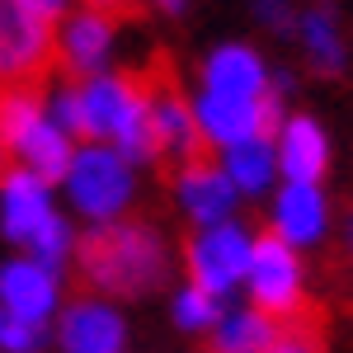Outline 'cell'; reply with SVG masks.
I'll return each mask as SVG.
<instances>
[{"instance_id":"obj_1","label":"cell","mask_w":353,"mask_h":353,"mask_svg":"<svg viewBox=\"0 0 353 353\" xmlns=\"http://www.w3.org/2000/svg\"><path fill=\"white\" fill-rule=\"evenodd\" d=\"M76 264L81 283L104 297H146L165 283L170 254L151 221H104L85 231V241L76 245Z\"/></svg>"},{"instance_id":"obj_2","label":"cell","mask_w":353,"mask_h":353,"mask_svg":"<svg viewBox=\"0 0 353 353\" xmlns=\"http://www.w3.org/2000/svg\"><path fill=\"white\" fill-rule=\"evenodd\" d=\"M0 141H10L43 184L66 179L71 156H76V151H71V137L43 113V99H38L33 85H10V90H0Z\"/></svg>"},{"instance_id":"obj_3","label":"cell","mask_w":353,"mask_h":353,"mask_svg":"<svg viewBox=\"0 0 353 353\" xmlns=\"http://www.w3.org/2000/svg\"><path fill=\"white\" fill-rule=\"evenodd\" d=\"M245 288L254 311H264L273 321H301L306 316V273L292 245H283L278 236H259L250 250V269H245Z\"/></svg>"},{"instance_id":"obj_4","label":"cell","mask_w":353,"mask_h":353,"mask_svg":"<svg viewBox=\"0 0 353 353\" xmlns=\"http://www.w3.org/2000/svg\"><path fill=\"white\" fill-rule=\"evenodd\" d=\"M66 193L76 203V212L90 221H113L128 203H132V165L123 161L113 146H81L66 170Z\"/></svg>"},{"instance_id":"obj_5","label":"cell","mask_w":353,"mask_h":353,"mask_svg":"<svg viewBox=\"0 0 353 353\" xmlns=\"http://www.w3.org/2000/svg\"><path fill=\"white\" fill-rule=\"evenodd\" d=\"M146 99H151V132H156V156L174 165L203 161V132H198V118H193V104L179 94V81L170 71V57H156L146 71Z\"/></svg>"},{"instance_id":"obj_6","label":"cell","mask_w":353,"mask_h":353,"mask_svg":"<svg viewBox=\"0 0 353 353\" xmlns=\"http://www.w3.org/2000/svg\"><path fill=\"white\" fill-rule=\"evenodd\" d=\"M250 250H254V236L245 231L241 221L203 226V231L184 245L189 283L203 288V292H212V297L236 292V283H245V269H250Z\"/></svg>"},{"instance_id":"obj_7","label":"cell","mask_w":353,"mask_h":353,"mask_svg":"<svg viewBox=\"0 0 353 353\" xmlns=\"http://www.w3.org/2000/svg\"><path fill=\"white\" fill-rule=\"evenodd\" d=\"M193 118H198V132L212 146H236L250 137H273V128L283 123V99L264 94V99H226V94H198L193 99Z\"/></svg>"},{"instance_id":"obj_8","label":"cell","mask_w":353,"mask_h":353,"mask_svg":"<svg viewBox=\"0 0 353 353\" xmlns=\"http://www.w3.org/2000/svg\"><path fill=\"white\" fill-rule=\"evenodd\" d=\"M52 52H57V38L48 19L28 14L19 5H10L0 14V76H10L14 85H28L43 66H52Z\"/></svg>"},{"instance_id":"obj_9","label":"cell","mask_w":353,"mask_h":353,"mask_svg":"<svg viewBox=\"0 0 353 353\" xmlns=\"http://www.w3.org/2000/svg\"><path fill=\"white\" fill-rule=\"evenodd\" d=\"M174 198H179V208H184V217L203 231V226L231 221L241 193L231 189V179H226V170H221L217 161L203 156V161L179 165V174H174Z\"/></svg>"},{"instance_id":"obj_10","label":"cell","mask_w":353,"mask_h":353,"mask_svg":"<svg viewBox=\"0 0 353 353\" xmlns=\"http://www.w3.org/2000/svg\"><path fill=\"white\" fill-rule=\"evenodd\" d=\"M269 231L292 250H311L325 241L330 231V198L321 193V184H283L273 198Z\"/></svg>"},{"instance_id":"obj_11","label":"cell","mask_w":353,"mask_h":353,"mask_svg":"<svg viewBox=\"0 0 353 353\" xmlns=\"http://www.w3.org/2000/svg\"><path fill=\"white\" fill-rule=\"evenodd\" d=\"M273 151H278V174H283L288 184H321V179H325L330 137H325V128H321L316 118H306V113L283 118V123H278Z\"/></svg>"},{"instance_id":"obj_12","label":"cell","mask_w":353,"mask_h":353,"mask_svg":"<svg viewBox=\"0 0 353 353\" xmlns=\"http://www.w3.org/2000/svg\"><path fill=\"white\" fill-rule=\"evenodd\" d=\"M203 90L226 94V99H264L273 85H269V66L254 48L221 43L217 52H208V61H203Z\"/></svg>"},{"instance_id":"obj_13","label":"cell","mask_w":353,"mask_h":353,"mask_svg":"<svg viewBox=\"0 0 353 353\" xmlns=\"http://www.w3.org/2000/svg\"><path fill=\"white\" fill-rule=\"evenodd\" d=\"M0 306L48 325V316L57 311V269L38 264V259H10L0 264Z\"/></svg>"},{"instance_id":"obj_14","label":"cell","mask_w":353,"mask_h":353,"mask_svg":"<svg viewBox=\"0 0 353 353\" xmlns=\"http://www.w3.org/2000/svg\"><path fill=\"white\" fill-rule=\"evenodd\" d=\"M48 217H52V198L33 170H14L0 179V231L14 245H28Z\"/></svg>"},{"instance_id":"obj_15","label":"cell","mask_w":353,"mask_h":353,"mask_svg":"<svg viewBox=\"0 0 353 353\" xmlns=\"http://www.w3.org/2000/svg\"><path fill=\"white\" fill-rule=\"evenodd\" d=\"M57 339H61V353H118L123 339H128V325H123V316L109 301L90 297V301H76L61 316Z\"/></svg>"},{"instance_id":"obj_16","label":"cell","mask_w":353,"mask_h":353,"mask_svg":"<svg viewBox=\"0 0 353 353\" xmlns=\"http://www.w3.org/2000/svg\"><path fill=\"white\" fill-rule=\"evenodd\" d=\"M113 33H118V14H109V10H85V14H76L66 24V33L57 38V52L66 61V71H76V76L99 71V61L113 48Z\"/></svg>"},{"instance_id":"obj_17","label":"cell","mask_w":353,"mask_h":353,"mask_svg":"<svg viewBox=\"0 0 353 353\" xmlns=\"http://www.w3.org/2000/svg\"><path fill=\"white\" fill-rule=\"evenodd\" d=\"M76 90H81V104H85V132L94 137V141H113L123 113L132 104L137 76H90Z\"/></svg>"},{"instance_id":"obj_18","label":"cell","mask_w":353,"mask_h":353,"mask_svg":"<svg viewBox=\"0 0 353 353\" xmlns=\"http://www.w3.org/2000/svg\"><path fill=\"white\" fill-rule=\"evenodd\" d=\"M297 38L306 61L321 71V76H339L349 66V43H344V24L330 5H311L306 14H297Z\"/></svg>"},{"instance_id":"obj_19","label":"cell","mask_w":353,"mask_h":353,"mask_svg":"<svg viewBox=\"0 0 353 353\" xmlns=\"http://www.w3.org/2000/svg\"><path fill=\"white\" fill-rule=\"evenodd\" d=\"M221 170L231 179V189L241 198H259L273 189L278 179V151H273V137H250L221 151Z\"/></svg>"},{"instance_id":"obj_20","label":"cell","mask_w":353,"mask_h":353,"mask_svg":"<svg viewBox=\"0 0 353 353\" xmlns=\"http://www.w3.org/2000/svg\"><path fill=\"white\" fill-rule=\"evenodd\" d=\"M278 321L254 311V306H241V311H226L212 330V353H269L278 344Z\"/></svg>"},{"instance_id":"obj_21","label":"cell","mask_w":353,"mask_h":353,"mask_svg":"<svg viewBox=\"0 0 353 353\" xmlns=\"http://www.w3.org/2000/svg\"><path fill=\"white\" fill-rule=\"evenodd\" d=\"M221 316H226L221 297L203 292V288H193V283L179 292V297H174V325L189 330V334H198V330H217Z\"/></svg>"},{"instance_id":"obj_22","label":"cell","mask_w":353,"mask_h":353,"mask_svg":"<svg viewBox=\"0 0 353 353\" xmlns=\"http://www.w3.org/2000/svg\"><path fill=\"white\" fill-rule=\"evenodd\" d=\"M43 344H48V325L24 321V316L0 306V353H38Z\"/></svg>"},{"instance_id":"obj_23","label":"cell","mask_w":353,"mask_h":353,"mask_svg":"<svg viewBox=\"0 0 353 353\" xmlns=\"http://www.w3.org/2000/svg\"><path fill=\"white\" fill-rule=\"evenodd\" d=\"M28 250H33V259H38V264L57 269V264H61V259L71 254V226H66V221H61V217L52 212V217H48L43 226H38V231H33Z\"/></svg>"},{"instance_id":"obj_24","label":"cell","mask_w":353,"mask_h":353,"mask_svg":"<svg viewBox=\"0 0 353 353\" xmlns=\"http://www.w3.org/2000/svg\"><path fill=\"white\" fill-rule=\"evenodd\" d=\"M48 118H52L66 137H90V132H85V104H81V90H76V85H61V90L52 94Z\"/></svg>"},{"instance_id":"obj_25","label":"cell","mask_w":353,"mask_h":353,"mask_svg":"<svg viewBox=\"0 0 353 353\" xmlns=\"http://www.w3.org/2000/svg\"><path fill=\"white\" fill-rule=\"evenodd\" d=\"M254 14H259V24L273 28V33H292V28H297L292 0H254Z\"/></svg>"},{"instance_id":"obj_26","label":"cell","mask_w":353,"mask_h":353,"mask_svg":"<svg viewBox=\"0 0 353 353\" xmlns=\"http://www.w3.org/2000/svg\"><path fill=\"white\" fill-rule=\"evenodd\" d=\"M269 353H321V344H316V330H311V321L301 316L297 330H288V334H278V344H273Z\"/></svg>"},{"instance_id":"obj_27","label":"cell","mask_w":353,"mask_h":353,"mask_svg":"<svg viewBox=\"0 0 353 353\" xmlns=\"http://www.w3.org/2000/svg\"><path fill=\"white\" fill-rule=\"evenodd\" d=\"M10 5H19V10H28V14H38V19H48V24H52L57 14L66 10V0H10Z\"/></svg>"},{"instance_id":"obj_28","label":"cell","mask_w":353,"mask_h":353,"mask_svg":"<svg viewBox=\"0 0 353 353\" xmlns=\"http://www.w3.org/2000/svg\"><path fill=\"white\" fill-rule=\"evenodd\" d=\"M90 5H94V10H109V14H118V10H123L128 0H90Z\"/></svg>"},{"instance_id":"obj_29","label":"cell","mask_w":353,"mask_h":353,"mask_svg":"<svg viewBox=\"0 0 353 353\" xmlns=\"http://www.w3.org/2000/svg\"><path fill=\"white\" fill-rule=\"evenodd\" d=\"M344 254H349V264H353V212H349V226H344Z\"/></svg>"},{"instance_id":"obj_30","label":"cell","mask_w":353,"mask_h":353,"mask_svg":"<svg viewBox=\"0 0 353 353\" xmlns=\"http://www.w3.org/2000/svg\"><path fill=\"white\" fill-rule=\"evenodd\" d=\"M156 5H161V10H179L184 0H156Z\"/></svg>"},{"instance_id":"obj_31","label":"cell","mask_w":353,"mask_h":353,"mask_svg":"<svg viewBox=\"0 0 353 353\" xmlns=\"http://www.w3.org/2000/svg\"><path fill=\"white\" fill-rule=\"evenodd\" d=\"M0 161H5V156H0Z\"/></svg>"}]
</instances>
